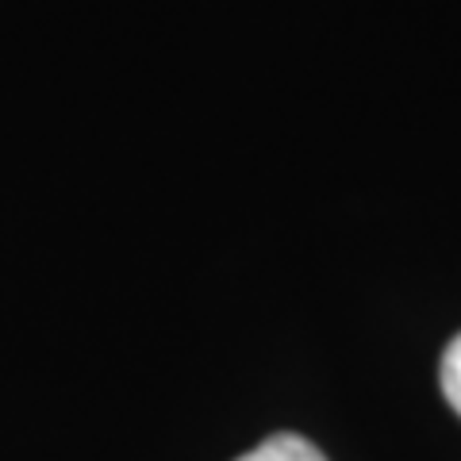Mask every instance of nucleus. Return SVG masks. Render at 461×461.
<instances>
[{"mask_svg": "<svg viewBox=\"0 0 461 461\" xmlns=\"http://www.w3.org/2000/svg\"><path fill=\"white\" fill-rule=\"evenodd\" d=\"M438 377H442V393H446V400H450V408L461 415V335L446 346Z\"/></svg>", "mask_w": 461, "mask_h": 461, "instance_id": "obj_2", "label": "nucleus"}, {"mask_svg": "<svg viewBox=\"0 0 461 461\" xmlns=\"http://www.w3.org/2000/svg\"><path fill=\"white\" fill-rule=\"evenodd\" d=\"M239 461H327V457L300 435H273L262 446H254L250 454H242Z\"/></svg>", "mask_w": 461, "mask_h": 461, "instance_id": "obj_1", "label": "nucleus"}]
</instances>
